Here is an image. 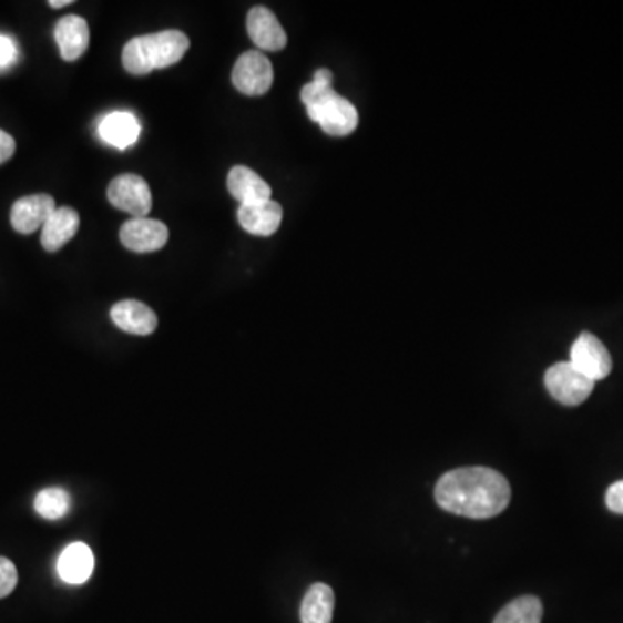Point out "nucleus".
I'll return each instance as SVG.
<instances>
[{
	"mask_svg": "<svg viewBox=\"0 0 623 623\" xmlns=\"http://www.w3.org/2000/svg\"><path fill=\"white\" fill-rule=\"evenodd\" d=\"M435 499L440 508L471 520L498 517L511 501L504 474L486 466L459 468L438 480Z\"/></svg>",
	"mask_w": 623,
	"mask_h": 623,
	"instance_id": "f257e3e1",
	"label": "nucleus"
},
{
	"mask_svg": "<svg viewBox=\"0 0 623 623\" xmlns=\"http://www.w3.org/2000/svg\"><path fill=\"white\" fill-rule=\"evenodd\" d=\"M190 49L186 33L177 30L137 37L123 48V68L131 75H147L160 68L174 67Z\"/></svg>",
	"mask_w": 623,
	"mask_h": 623,
	"instance_id": "f03ea898",
	"label": "nucleus"
},
{
	"mask_svg": "<svg viewBox=\"0 0 623 623\" xmlns=\"http://www.w3.org/2000/svg\"><path fill=\"white\" fill-rule=\"evenodd\" d=\"M302 101L312 122L319 123L326 134L335 137L350 135L359 125L356 106L333 91V85L310 82L302 89Z\"/></svg>",
	"mask_w": 623,
	"mask_h": 623,
	"instance_id": "7ed1b4c3",
	"label": "nucleus"
},
{
	"mask_svg": "<svg viewBox=\"0 0 623 623\" xmlns=\"http://www.w3.org/2000/svg\"><path fill=\"white\" fill-rule=\"evenodd\" d=\"M544 381L552 399L569 407L584 404L596 385L570 362L554 364L549 367Z\"/></svg>",
	"mask_w": 623,
	"mask_h": 623,
	"instance_id": "20e7f679",
	"label": "nucleus"
},
{
	"mask_svg": "<svg viewBox=\"0 0 623 623\" xmlns=\"http://www.w3.org/2000/svg\"><path fill=\"white\" fill-rule=\"evenodd\" d=\"M108 200L115 208L135 215V218H146L153 208V196L147 182L134 174L113 178L108 187Z\"/></svg>",
	"mask_w": 623,
	"mask_h": 623,
	"instance_id": "39448f33",
	"label": "nucleus"
},
{
	"mask_svg": "<svg viewBox=\"0 0 623 623\" xmlns=\"http://www.w3.org/2000/svg\"><path fill=\"white\" fill-rule=\"evenodd\" d=\"M274 70L261 51H248L234 64V88L245 95H264L273 88Z\"/></svg>",
	"mask_w": 623,
	"mask_h": 623,
	"instance_id": "423d86ee",
	"label": "nucleus"
},
{
	"mask_svg": "<svg viewBox=\"0 0 623 623\" xmlns=\"http://www.w3.org/2000/svg\"><path fill=\"white\" fill-rule=\"evenodd\" d=\"M570 364L594 384L612 372L613 360L603 341L591 333H582L575 339L570 354Z\"/></svg>",
	"mask_w": 623,
	"mask_h": 623,
	"instance_id": "0eeeda50",
	"label": "nucleus"
},
{
	"mask_svg": "<svg viewBox=\"0 0 623 623\" xmlns=\"http://www.w3.org/2000/svg\"><path fill=\"white\" fill-rule=\"evenodd\" d=\"M120 241L135 253L159 252L168 241V227L153 218H132L120 229Z\"/></svg>",
	"mask_w": 623,
	"mask_h": 623,
	"instance_id": "6e6552de",
	"label": "nucleus"
},
{
	"mask_svg": "<svg viewBox=\"0 0 623 623\" xmlns=\"http://www.w3.org/2000/svg\"><path fill=\"white\" fill-rule=\"evenodd\" d=\"M54 212V197L49 194L20 197L11 208L12 229L20 234H32L35 231L44 229L45 222Z\"/></svg>",
	"mask_w": 623,
	"mask_h": 623,
	"instance_id": "1a4fd4ad",
	"label": "nucleus"
},
{
	"mask_svg": "<svg viewBox=\"0 0 623 623\" xmlns=\"http://www.w3.org/2000/svg\"><path fill=\"white\" fill-rule=\"evenodd\" d=\"M246 28L249 39L264 51H280L288 44L285 28L280 27L279 20L270 9L262 6L253 8L246 18Z\"/></svg>",
	"mask_w": 623,
	"mask_h": 623,
	"instance_id": "9d476101",
	"label": "nucleus"
},
{
	"mask_svg": "<svg viewBox=\"0 0 623 623\" xmlns=\"http://www.w3.org/2000/svg\"><path fill=\"white\" fill-rule=\"evenodd\" d=\"M237 221L246 233L255 236H273L283 222V208L279 203L267 202L241 205L237 210Z\"/></svg>",
	"mask_w": 623,
	"mask_h": 623,
	"instance_id": "9b49d317",
	"label": "nucleus"
},
{
	"mask_svg": "<svg viewBox=\"0 0 623 623\" xmlns=\"http://www.w3.org/2000/svg\"><path fill=\"white\" fill-rule=\"evenodd\" d=\"M111 319L122 331L131 335H153L159 326V317L143 302L123 300L111 308Z\"/></svg>",
	"mask_w": 623,
	"mask_h": 623,
	"instance_id": "f8f14e48",
	"label": "nucleus"
},
{
	"mask_svg": "<svg viewBox=\"0 0 623 623\" xmlns=\"http://www.w3.org/2000/svg\"><path fill=\"white\" fill-rule=\"evenodd\" d=\"M54 39L60 45L61 58L68 63L80 60L91 42L88 21L80 17H67L58 21Z\"/></svg>",
	"mask_w": 623,
	"mask_h": 623,
	"instance_id": "ddd939ff",
	"label": "nucleus"
},
{
	"mask_svg": "<svg viewBox=\"0 0 623 623\" xmlns=\"http://www.w3.org/2000/svg\"><path fill=\"white\" fill-rule=\"evenodd\" d=\"M227 187L237 202H241V205L267 202L273 194V190L267 182L248 166H234L229 172V177H227Z\"/></svg>",
	"mask_w": 623,
	"mask_h": 623,
	"instance_id": "4468645a",
	"label": "nucleus"
},
{
	"mask_svg": "<svg viewBox=\"0 0 623 623\" xmlns=\"http://www.w3.org/2000/svg\"><path fill=\"white\" fill-rule=\"evenodd\" d=\"M94 572V554L83 542H73L61 552L58 573L67 584L79 585L88 582Z\"/></svg>",
	"mask_w": 623,
	"mask_h": 623,
	"instance_id": "2eb2a0df",
	"label": "nucleus"
},
{
	"mask_svg": "<svg viewBox=\"0 0 623 623\" xmlns=\"http://www.w3.org/2000/svg\"><path fill=\"white\" fill-rule=\"evenodd\" d=\"M79 227L80 215L76 214L75 210L68 208V206L55 208L54 214L45 222L42 236H40V243L44 246L45 252H58V249L67 245L68 241H72L75 237V234L79 233Z\"/></svg>",
	"mask_w": 623,
	"mask_h": 623,
	"instance_id": "dca6fc26",
	"label": "nucleus"
},
{
	"mask_svg": "<svg viewBox=\"0 0 623 623\" xmlns=\"http://www.w3.org/2000/svg\"><path fill=\"white\" fill-rule=\"evenodd\" d=\"M139 134H141V125H139L137 119L123 111L111 113L99 123V135L104 139V143L119 147V150H126L137 143Z\"/></svg>",
	"mask_w": 623,
	"mask_h": 623,
	"instance_id": "f3484780",
	"label": "nucleus"
},
{
	"mask_svg": "<svg viewBox=\"0 0 623 623\" xmlns=\"http://www.w3.org/2000/svg\"><path fill=\"white\" fill-rule=\"evenodd\" d=\"M335 613V592L329 585L314 584L300 606L302 623H331Z\"/></svg>",
	"mask_w": 623,
	"mask_h": 623,
	"instance_id": "a211bd4d",
	"label": "nucleus"
},
{
	"mask_svg": "<svg viewBox=\"0 0 623 623\" xmlns=\"http://www.w3.org/2000/svg\"><path fill=\"white\" fill-rule=\"evenodd\" d=\"M542 603L535 596H521L505 604L493 623H542Z\"/></svg>",
	"mask_w": 623,
	"mask_h": 623,
	"instance_id": "6ab92c4d",
	"label": "nucleus"
},
{
	"mask_svg": "<svg viewBox=\"0 0 623 623\" xmlns=\"http://www.w3.org/2000/svg\"><path fill=\"white\" fill-rule=\"evenodd\" d=\"M70 504H72L70 493L67 490L60 489V487H51V489L37 493L35 511L44 520L54 521L67 517L68 511H70Z\"/></svg>",
	"mask_w": 623,
	"mask_h": 623,
	"instance_id": "aec40b11",
	"label": "nucleus"
},
{
	"mask_svg": "<svg viewBox=\"0 0 623 623\" xmlns=\"http://www.w3.org/2000/svg\"><path fill=\"white\" fill-rule=\"evenodd\" d=\"M18 584V570L8 558L0 556V600L9 596Z\"/></svg>",
	"mask_w": 623,
	"mask_h": 623,
	"instance_id": "412c9836",
	"label": "nucleus"
},
{
	"mask_svg": "<svg viewBox=\"0 0 623 623\" xmlns=\"http://www.w3.org/2000/svg\"><path fill=\"white\" fill-rule=\"evenodd\" d=\"M606 505L613 513L623 514V480L616 481L607 489Z\"/></svg>",
	"mask_w": 623,
	"mask_h": 623,
	"instance_id": "4be33fe9",
	"label": "nucleus"
},
{
	"mask_svg": "<svg viewBox=\"0 0 623 623\" xmlns=\"http://www.w3.org/2000/svg\"><path fill=\"white\" fill-rule=\"evenodd\" d=\"M17 60V45L9 37L0 35V67Z\"/></svg>",
	"mask_w": 623,
	"mask_h": 623,
	"instance_id": "5701e85b",
	"label": "nucleus"
},
{
	"mask_svg": "<svg viewBox=\"0 0 623 623\" xmlns=\"http://www.w3.org/2000/svg\"><path fill=\"white\" fill-rule=\"evenodd\" d=\"M14 151H17V143H14L12 135H9L8 132L0 131V165L11 160Z\"/></svg>",
	"mask_w": 623,
	"mask_h": 623,
	"instance_id": "b1692460",
	"label": "nucleus"
},
{
	"mask_svg": "<svg viewBox=\"0 0 623 623\" xmlns=\"http://www.w3.org/2000/svg\"><path fill=\"white\" fill-rule=\"evenodd\" d=\"M314 82L333 85V73L326 70V68H320V70H317L316 75H314Z\"/></svg>",
	"mask_w": 623,
	"mask_h": 623,
	"instance_id": "393cba45",
	"label": "nucleus"
},
{
	"mask_svg": "<svg viewBox=\"0 0 623 623\" xmlns=\"http://www.w3.org/2000/svg\"><path fill=\"white\" fill-rule=\"evenodd\" d=\"M70 4H73L72 0H60V2H58V0H51V2H49V6L54 9H61Z\"/></svg>",
	"mask_w": 623,
	"mask_h": 623,
	"instance_id": "a878e982",
	"label": "nucleus"
}]
</instances>
